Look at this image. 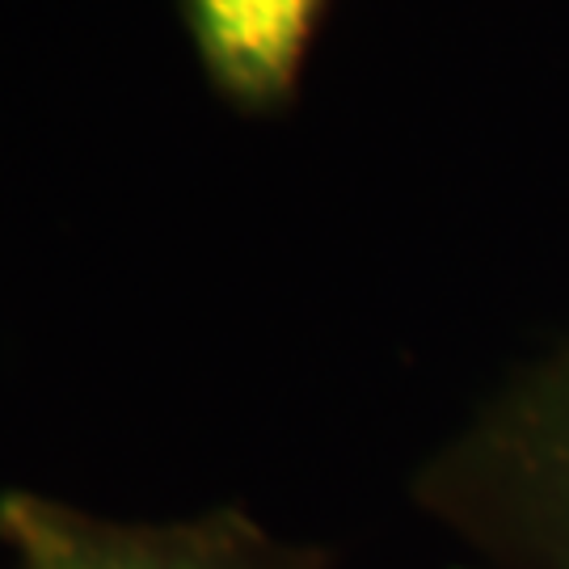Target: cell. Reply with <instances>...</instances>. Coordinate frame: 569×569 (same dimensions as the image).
Instances as JSON below:
<instances>
[{
    "label": "cell",
    "mask_w": 569,
    "mask_h": 569,
    "mask_svg": "<svg viewBox=\"0 0 569 569\" xmlns=\"http://www.w3.org/2000/svg\"><path fill=\"white\" fill-rule=\"evenodd\" d=\"M456 507L489 566L569 569V338L481 413Z\"/></svg>",
    "instance_id": "1"
},
{
    "label": "cell",
    "mask_w": 569,
    "mask_h": 569,
    "mask_svg": "<svg viewBox=\"0 0 569 569\" xmlns=\"http://www.w3.org/2000/svg\"><path fill=\"white\" fill-rule=\"evenodd\" d=\"M0 545L13 569H329L326 549L279 540L237 507L122 523L34 489L0 493Z\"/></svg>",
    "instance_id": "2"
},
{
    "label": "cell",
    "mask_w": 569,
    "mask_h": 569,
    "mask_svg": "<svg viewBox=\"0 0 569 569\" xmlns=\"http://www.w3.org/2000/svg\"><path fill=\"white\" fill-rule=\"evenodd\" d=\"M326 0H186L207 77L228 102L274 110L300 81Z\"/></svg>",
    "instance_id": "3"
}]
</instances>
